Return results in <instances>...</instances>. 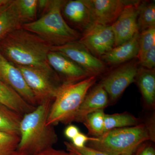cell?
I'll return each instance as SVG.
<instances>
[{
    "label": "cell",
    "instance_id": "1",
    "mask_svg": "<svg viewBox=\"0 0 155 155\" xmlns=\"http://www.w3.org/2000/svg\"><path fill=\"white\" fill-rule=\"evenodd\" d=\"M51 46L36 35L21 27L8 34L0 41V52L17 66L51 68L48 55Z\"/></svg>",
    "mask_w": 155,
    "mask_h": 155
},
{
    "label": "cell",
    "instance_id": "2",
    "mask_svg": "<svg viewBox=\"0 0 155 155\" xmlns=\"http://www.w3.org/2000/svg\"><path fill=\"white\" fill-rule=\"evenodd\" d=\"M52 103L39 105L22 116L19 126L20 140L16 151L35 155L53 147L58 140L54 126L47 125Z\"/></svg>",
    "mask_w": 155,
    "mask_h": 155
},
{
    "label": "cell",
    "instance_id": "3",
    "mask_svg": "<svg viewBox=\"0 0 155 155\" xmlns=\"http://www.w3.org/2000/svg\"><path fill=\"white\" fill-rule=\"evenodd\" d=\"M66 1L51 0L38 19L22 24L21 28L35 34L51 47L77 41L81 37L64 19L62 8Z\"/></svg>",
    "mask_w": 155,
    "mask_h": 155
},
{
    "label": "cell",
    "instance_id": "4",
    "mask_svg": "<svg viewBox=\"0 0 155 155\" xmlns=\"http://www.w3.org/2000/svg\"><path fill=\"white\" fill-rule=\"evenodd\" d=\"M96 81V76L91 75L78 82L63 83L51 105L47 125L54 126L74 122L81 105Z\"/></svg>",
    "mask_w": 155,
    "mask_h": 155
},
{
    "label": "cell",
    "instance_id": "5",
    "mask_svg": "<svg viewBox=\"0 0 155 155\" xmlns=\"http://www.w3.org/2000/svg\"><path fill=\"white\" fill-rule=\"evenodd\" d=\"M150 126L139 124L133 127L116 128L88 141L91 147L109 155L133 153L141 143L152 139Z\"/></svg>",
    "mask_w": 155,
    "mask_h": 155
},
{
    "label": "cell",
    "instance_id": "6",
    "mask_svg": "<svg viewBox=\"0 0 155 155\" xmlns=\"http://www.w3.org/2000/svg\"><path fill=\"white\" fill-rule=\"evenodd\" d=\"M32 92L37 106L52 103L64 82L51 68H40L17 66Z\"/></svg>",
    "mask_w": 155,
    "mask_h": 155
},
{
    "label": "cell",
    "instance_id": "7",
    "mask_svg": "<svg viewBox=\"0 0 155 155\" xmlns=\"http://www.w3.org/2000/svg\"><path fill=\"white\" fill-rule=\"evenodd\" d=\"M78 41L95 57H102L114 47L115 37L111 25L93 23Z\"/></svg>",
    "mask_w": 155,
    "mask_h": 155
},
{
    "label": "cell",
    "instance_id": "8",
    "mask_svg": "<svg viewBox=\"0 0 155 155\" xmlns=\"http://www.w3.org/2000/svg\"><path fill=\"white\" fill-rule=\"evenodd\" d=\"M51 51L65 55L91 75L96 76L106 69L104 62L93 55L78 41L51 47Z\"/></svg>",
    "mask_w": 155,
    "mask_h": 155
},
{
    "label": "cell",
    "instance_id": "9",
    "mask_svg": "<svg viewBox=\"0 0 155 155\" xmlns=\"http://www.w3.org/2000/svg\"><path fill=\"white\" fill-rule=\"evenodd\" d=\"M137 64L128 63L113 70L101 84L112 101H116L127 87L134 82L138 72Z\"/></svg>",
    "mask_w": 155,
    "mask_h": 155
},
{
    "label": "cell",
    "instance_id": "10",
    "mask_svg": "<svg viewBox=\"0 0 155 155\" xmlns=\"http://www.w3.org/2000/svg\"><path fill=\"white\" fill-rule=\"evenodd\" d=\"M140 2V1H135L126 6L111 25L115 37L114 47L124 43L139 33L137 16Z\"/></svg>",
    "mask_w": 155,
    "mask_h": 155
},
{
    "label": "cell",
    "instance_id": "11",
    "mask_svg": "<svg viewBox=\"0 0 155 155\" xmlns=\"http://www.w3.org/2000/svg\"><path fill=\"white\" fill-rule=\"evenodd\" d=\"M0 80L17 92L28 104L34 107H37L33 93L19 69L5 58L1 52Z\"/></svg>",
    "mask_w": 155,
    "mask_h": 155
},
{
    "label": "cell",
    "instance_id": "12",
    "mask_svg": "<svg viewBox=\"0 0 155 155\" xmlns=\"http://www.w3.org/2000/svg\"><path fill=\"white\" fill-rule=\"evenodd\" d=\"M91 13L94 23L111 25L126 6L135 1L84 0Z\"/></svg>",
    "mask_w": 155,
    "mask_h": 155
},
{
    "label": "cell",
    "instance_id": "13",
    "mask_svg": "<svg viewBox=\"0 0 155 155\" xmlns=\"http://www.w3.org/2000/svg\"><path fill=\"white\" fill-rule=\"evenodd\" d=\"M48 61L64 83H74L91 76L74 61L58 52L50 51Z\"/></svg>",
    "mask_w": 155,
    "mask_h": 155
},
{
    "label": "cell",
    "instance_id": "14",
    "mask_svg": "<svg viewBox=\"0 0 155 155\" xmlns=\"http://www.w3.org/2000/svg\"><path fill=\"white\" fill-rule=\"evenodd\" d=\"M62 12L68 21L84 30L94 23L84 0L66 1L62 8Z\"/></svg>",
    "mask_w": 155,
    "mask_h": 155
},
{
    "label": "cell",
    "instance_id": "15",
    "mask_svg": "<svg viewBox=\"0 0 155 155\" xmlns=\"http://www.w3.org/2000/svg\"><path fill=\"white\" fill-rule=\"evenodd\" d=\"M108 103L107 93L101 84H98L87 94L76 113L74 121L82 123L87 115L98 110H103Z\"/></svg>",
    "mask_w": 155,
    "mask_h": 155
},
{
    "label": "cell",
    "instance_id": "16",
    "mask_svg": "<svg viewBox=\"0 0 155 155\" xmlns=\"http://www.w3.org/2000/svg\"><path fill=\"white\" fill-rule=\"evenodd\" d=\"M139 34H136L132 38L115 47L106 53L102 57L104 62L116 65L125 63L138 56Z\"/></svg>",
    "mask_w": 155,
    "mask_h": 155
},
{
    "label": "cell",
    "instance_id": "17",
    "mask_svg": "<svg viewBox=\"0 0 155 155\" xmlns=\"http://www.w3.org/2000/svg\"><path fill=\"white\" fill-rule=\"evenodd\" d=\"M23 24L15 0H8L0 8V41Z\"/></svg>",
    "mask_w": 155,
    "mask_h": 155
},
{
    "label": "cell",
    "instance_id": "18",
    "mask_svg": "<svg viewBox=\"0 0 155 155\" xmlns=\"http://www.w3.org/2000/svg\"><path fill=\"white\" fill-rule=\"evenodd\" d=\"M0 104L8 107L22 116L30 113L36 108L27 103L17 92L1 80Z\"/></svg>",
    "mask_w": 155,
    "mask_h": 155
},
{
    "label": "cell",
    "instance_id": "19",
    "mask_svg": "<svg viewBox=\"0 0 155 155\" xmlns=\"http://www.w3.org/2000/svg\"><path fill=\"white\" fill-rule=\"evenodd\" d=\"M137 77L139 88L146 103L149 105H153L155 101L154 69L142 67L138 69Z\"/></svg>",
    "mask_w": 155,
    "mask_h": 155
},
{
    "label": "cell",
    "instance_id": "20",
    "mask_svg": "<svg viewBox=\"0 0 155 155\" xmlns=\"http://www.w3.org/2000/svg\"><path fill=\"white\" fill-rule=\"evenodd\" d=\"M22 116L0 104V131L19 136V126Z\"/></svg>",
    "mask_w": 155,
    "mask_h": 155
},
{
    "label": "cell",
    "instance_id": "21",
    "mask_svg": "<svg viewBox=\"0 0 155 155\" xmlns=\"http://www.w3.org/2000/svg\"><path fill=\"white\" fill-rule=\"evenodd\" d=\"M139 120L129 114H105L104 133L116 128H124L138 125Z\"/></svg>",
    "mask_w": 155,
    "mask_h": 155
},
{
    "label": "cell",
    "instance_id": "22",
    "mask_svg": "<svg viewBox=\"0 0 155 155\" xmlns=\"http://www.w3.org/2000/svg\"><path fill=\"white\" fill-rule=\"evenodd\" d=\"M137 25L139 31H142L155 26L154 2L140 3L138 5Z\"/></svg>",
    "mask_w": 155,
    "mask_h": 155
},
{
    "label": "cell",
    "instance_id": "23",
    "mask_svg": "<svg viewBox=\"0 0 155 155\" xmlns=\"http://www.w3.org/2000/svg\"><path fill=\"white\" fill-rule=\"evenodd\" d=\"M105 115L104 110H100L88 114L85 117L82 123L87 128L90 135L99 137L104 134Z\"/></svg>",
    "mask_w": 155,
    "mask_h": 155
},
{
    "label": "cell",
    "instance_id": "24",
    "mask_svg": "<svg viewBox=\"0 0 155 155\" xmlns=\"http://www.w3.org/2000/svg\"><path fill=\"white\" fill-rule=\"evenodd\" d=\"M15 1L23 24L36 20L38 0H15Z\"/></svg>",
    "mask_w": 155,
    "mask_h": 155
},
{
    "label": "cell",
    "instance_id": "25",
    "mask_svg": "<svg viewBox=\"0 0 155 155\" xmlns=\"http://www.w3.org/2000/svg\"><path fill=\"white\" fill-rule=\"evenodd\" d=\"M138 57L139 60L153 47L155 46V26L141 31L139 36Z\"/></svg>",
    "mask_w": 155,
    "mask_h": 155
},
{
    "label": "cell",
    "instance_id": "26",
    "mask_svg": "<svg viewBox=\"0 0 155 155\" xmlns=\"http://www.w3.org/2000/svg\"><path fill=\"white\" fill-rule=\"evenodd\" d=\"M20 136L0 131V155H11L17 149Z\"/></svg>",
    "mask_w": 155,
    "mask_h": 155
},
{
    "label": "cell",
    "instance_id": "27",
    "mask_svg": "<svg viewBox=\"0 0 155 155\" xmlns=\"http://www.w3.org/2000/svg\"><path fill=\"white\" fill-rule=\"evenodd\" d=\"M64 144L69 153L75 155H109L91 147L84 146L78 148L74 146L71 143L64 142Z\"/></svg>",
    "mask_w": 155,
    "mask_h": 155
},
{
    "label": "cell",
    "instance_id": "28",
    "mask_svg": "<svg viewBox=\"0 0 155 155\" xmlns=\"http://www.w3.org/2000/svg\"><path fill=\"white\" fill-rule=\"evenodd\" d=\"M142 67L146 69H152L155 67V46L147 52L142 58L139 60Z\"/></svg>",
    "mask_w": 155,
    "mask_h": 155
},
{
    "label": "cell",
    "instance_id": "29",
    "mask_svg": "<svg viewBox=\"0 0 155 155\" xmlns=\"http://www.w3.org/2000/svg\"><path fill=\"white\" fill-rule=\"evenodd\" d=\"M91 138V137H88L87 136L80 132L71 140V143L77 147H83L85 146L87 142L89 141Z\"/></svg>",
    "mask_w": 155,
    "mask_h": 155
},
{
    "label": "cell",
    "instance_id": "30",
    "mask_svg": "<svg viewBox=\"0 0 155 155\" xmlns=\"http://www.w3.org/2000/svg\"><path fill=\"white\" fill-rule=\"evenodd\" d=\"M79 132L80 130L77 126L70 125L65 128L64 130V135L67 138L72 140Z\"/></svg>",
    "mask_w": 155,
    "mask_h": 155
},
{
    "label": "cell",
    "instance_id": "31",
    "mask_svg": "<svg viewBox=\"0 0 155 155\" xmlns=\"http://www.w3.org/2000/svg\"><path fill=\"white\" fill-rule=\"evenodd\" d=\"M64 153L65 152L63 151L54 149L52 147L35 155H64Z\"/></svg>",
    "mask_w": 155,
    "mask_h": 155
},
{
    "label": "cell",
    "instance_id": "32",
    "mask_svg": "<svg viewBox=\"0 0 155 155\" xmlns=\"http://www.w3.org/2000/svg\"><path fill=\"white\" fill-rule=\"evenodd\" d=\"M140 155H155L154 150L152 147H147L143 150Z\"/></svg>",
    "mask_w": 155,
    "mask_h": 155
},
{
    "label": "cell",
    "instance_id": "33",
    "mask_svg": "<svg viewBox=\"0 0 155 155\" xmlns=\"http://www.w3.org/2000/svg\"><path fill=\"white\" fill-rule=\"evenodd\" d=\"M8 0H0V8L8 2Z\"/></svg>",
    "mask_w": 155,
    "mask_h": 155
},
{
    "label": "cell",
    "instance_id": "34",
    "mask_svg": "<svg viewBox=\"0 0 155 155\" xmlns=\"http://www.w3.org/2000/svg\"><path fill=\"white\" fill-rule=\"evenodd\" d=\"M11 155H27V154H22L21 153H19L17 152V151H15V152L14 153L12 154Z\"/></svg>",
    "mask_w": 155,
    "mask_h": 155
},
{
    "label": "cell",
    "instance_id": "35",
    "mask_svg": "<svg viewBox=\"0 0 155 155\" xmlns=\"http://www.w3.org/2000/svg\"><path fill=\"white\" fill-rule=\"evenodd\" d=\"M64 155H75L74 154L72 153H66V152L64 153Z\"/></svg>",
    "mask_w": 155,
    "mask_h": 155
},
{
    "label": "cell",
    "instance_id": "36",
    "mask_svg": "<svg viewBox=\"0 0 155 155\" xmlns=\"http://www.w3.org/2000/svg\"><path fill=\"white\" fill-rule=\"evenodd\" d=\"M133 153H129L123 154L120 155H132Z\"/></svg>",
    "mask_w": 155,
    "mask_h": 155
}]
</instances>
